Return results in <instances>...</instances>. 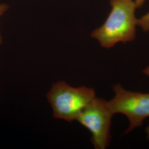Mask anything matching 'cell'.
<instances>
[{
    "instance_id": "cell-1",
    "label": "cell",
    "mask_w": 149,
    "mask_h": 149,
    "mask_svg": "<svg viewBox=\"0 0 149 149\" xmlns=\"http://www.w3.org/2000/svg\"><path fill=\"white\" fill-rule=\"evenodd\" d=\"M111 5L112 10L106 21L91 33V37L107 49L134 40L138 21L134 0H111Z\"/></svg>"
},
{
    "instance_id": "cell-2",
    "label": "cell",
    "mask_w": 149,
    "mask_h": 149,
    "mask_svg": "<svg viewBox=\"0 0 149 149\" xmlns=\"http://www.w3.org/2000/svg\"><path fill=\"white\" fill-rule=\"evenodd\" d=\"M95 97L93 88L73 87L65 81L54 84L47 95L54 117L68 122L76 120L80 113Z\"/></svg>"
},
{
    "instance_id": "cell-3",
    "label": "cell",
    "mask_w": 149,
    "mask_h": 149,
    "mask_svg": "<svg viewBox=\"0 0 149 149\" xmlns=\"http://www.w3.org/2000/svg\"><path fill=\"white\" fill-rule=\"evenodd\" d=\"M113 115L108 102L95 97L77 118L76 120L92 134L91 141L95 149H105L109 146Z\"/></svg>"
},
{
    "instance_id": "cell-4",
    "label": "cell",
    "mask_w": 149,
    "mask_h": 149,
    "mask_svg": "<svg viewBox=\"0 0 149 149\" xmlns=\"http://www.w3.org/2000/svg\"><path fill=\"white\" fill-rule=\"evenodd\" d=\"M113 91L114 96L108 104L113 114L120 113L128 118L129 126L125 133L142 125L149 117V93L127 90L119 84L113 86Z\"/></svg>"
},
{
    "instance_id": "cell-5",
    "label": "cell",
    "mask_w": 149,
    "mask_h": 149,
    "mask_svg": "<svg viewBox=\"0 0 149 149\" xmlns=\"http://www.w3.org/2000/svg\"><path fill=\"white\" fill-rule=\"evenodd\" d=\"M138 26L140 27L144 32H149V12L138 19Z\"/></svg>"
},
{
    "instance_id": "cell-6",
    "label": "cell",
    "mask_w": 149,
    "mask_h": 149,
    "mask_svg": "<svg viewBox=\"0 0 149 149\" xmlns=\"http://www.w3.org/2000/svg\"><path fill=\"white\" fill-rule=\"evenodd\" d=\"M8 9V6L5 3H1L0 4V17L2 16L6 11ZM2 37L0 32V44L2 43Z\"/></svg>"
},
{
    "instance_id": "cell-7",
    "label": "cell",
    "mask_w": 149,
    "mask_h": 149,
    "mask_svg": "<svg viewBox=\"0 0 149 149\" xmlns=\"http://www.w3.org/2000/svg\"><path fill=\"white\" fill-rule=\"evenodd\" d=\"M135 1V3L138 8L141 7L142 6L144 5V2L146 0H134Z\"/></svg>"
},
{
    "instance_id": "cell-8",
    "label": "cell",
    "mask_w": 149,
    "mask_h": 149,
    "mask_svg": "<svg viewBox=\"0 0 149 149\" xmlns=\"http://www.w3.org/2000/svg\"><path fill=\"white\" fill-rule=\"evenodd\" d=\"M143 73L149 77V66H148L147 68H146L144 69V71H143Z\"/></svg>"
},
{
    "instance_id": "cell-9",
    "label": "cell",
    "mask_w": 149,
    "mask_h": 149,
    "mask_svg": "<svg viewBox=\"0 0 149 149\" xmlns=\"http://www.w3.org/2000/svg\"><path fill=\"white\" fill-rule=\"evenodd\" d=\"M146 133L147 134V137L149 139V125L146 128Z\"/></svg>"
}]
</instances>
